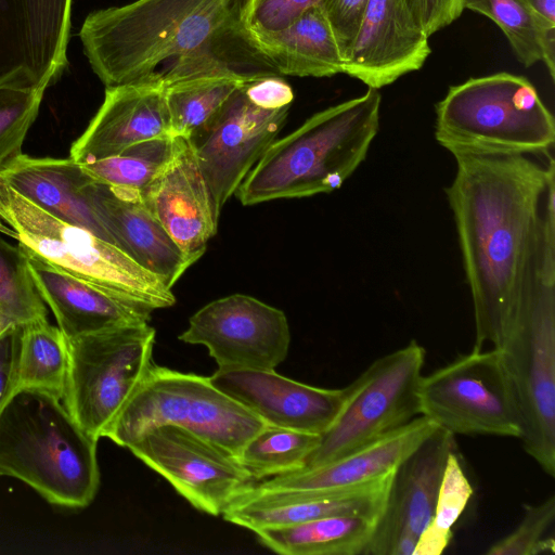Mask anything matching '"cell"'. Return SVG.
Here are the masks:
<instances>
[{"mask_svg": "<svg viewBox=\"0 0 555 555\" xmlns=\"http://www.w3.org/2000/svg\"><path fill=\"white\" fill-rule=\"evenodd\" d=\"M446 195L469 286L475 344L499 348L534 287L555 278L552 152L456 151Z\"/></svg>", "mask_w": 555, "mask_h": 555, "instance_id": "6da1fadb", "label": "cell"}, {"mask_svg": "<svg viewBox=\"0 0 555 555\" xmlns=\"http://www.w3.org/2000/svg\"><path fill=\"white\" fill-rule=\"evenodd\" d=\"M245 0H135L91 12L79 37L103 85L159 83L163 73L219 28ZM160 85V83H159Z\"/></svg>", "mask_w": 555, "mask_h": 555, "instance_id": "7a4b0ae2", "label": "cell"}, {"mask_svg": "<svg viewBox=\"0 0 555 555\" xmlns=\"http://www.w3.org/2000/svg\"><path fill=\"white\" fill-rule=\"evenodd\" d=\"M382 95L360 96L322 109L274 140L237 188L243 205L332 193L358 169L379 130Z\"/></svg>", "mask_w": 555, "mask_h": 555, "instance_id": "3957f363", "label": "cell"}, {"mask_svg": "<svg viewBox=\"0 0 555 555\" xmlns=\"http://www.w3.org/2000/svg\"><path fill=\"white\" fill-rule=\"evenodd\" d=\"M96 443L52 392L16 389L0 410V476L25 482L51 504L81 508L93 501Z\"/></svg>", "mask_w": 555, "mask_h": 555, "instance_id": "277c9868", "label": "cell"}, {"mask_svg": "<svg viewBox=\"0 0 555 555\" xmlns=\"http://www.w3.org/2000/svg\"><path fill=\"white\" fill-rule=\"evenodd\" d=\"M0 219L10 236L37 258L151 311L171 307V288L116 245L65 222L0 181Z\"/></svg>", "mask_w": 555, "mask_h": 555, "instance_id": "5b68a950", "label": "cell"}, {"mask_svg": "<svg viewBox=\"0 0 555 555\" xmlns=\"http://www.w3.org/2000/svg\"><path fill=\"white\" fill-rule=\"evenodd\" d=\"M435 113V138L450 153L554 147V116L524 76L500 72L451 86Z\"/></svg>", "mask_w": 555, "mask_h": 555, "instance_id": "8992f818", "label": "cell"}, {"mask_svg": "<svg viewBox=\"0 0 555 555\" xmlns=\"http://www.w3.org/2000/svg\"><path fill=\"white\" fill-rule=\"evenodd\" d=\"M264 424L214 386L209 377L153 363L105 437L128 448L153 427L176 425L237 457L243 446Z\"/></svg>", "mask_w": 555, "mask_h": 555, "instance_id": "52a82bcc", "label": "cell"}, {"mask_svg": "<svg viewBox=\"0 0 555 555\" xmlns=\"http://www.w3.org/2000/svg\"><path fill=\"white\" fill-rule=\"evenodd\" d=\"M155 330L149 322L125 324L67 340L62 400L78 425L95 439L141 386L151 366Z\"/></svg>", "mask_w": 555, "mask_h": 555, "instance_id": "ba28073f", "label": "cell"}, {"mask_svg": "<svg viewBox=\"0 0 555 555\" xmlns=\"http://www.w3.org/2000/svg\"><path fill=\"white\" fill-rule=\"evenodd\" d=\"M522 420L527 454L555 475V278L528 295L503 344L496 348Z\"/></svg>", "mask_w": 555, "mask_h": 555, "instance_id": "9c48e42d", "label": "cell"}, {"mask_svg": "<svg viewBox=\"0 0 555 555\" xmlns=\"http://www.w3.org/2000/svg\"><path fill=\"white\" fill-rule=\"evenodd\" d=\"M425 349L415 340L379 357L345 388L343 405L304 468L339 459L421 415ZM302 468V469H304Z\"/></svg>", "mask_w": 555, "mask_h": 555, "instance_id": "30bf717a", "label": "cell"}, {"mask_svg": "<svg viewBox=\"0 0 555 555\" xmlns=\"http://www.w3.org/2000/svg\"><path fill=\"white\" fill-rule=\"evenodd\" d=\"M421 415L453 435L520 439L522 420L499 349L472 350L422 376Z\"/></svg>", "mask_w": 555, "mask_h": 555, "instance_id": "8fae6325", "label": "cell"}, {"mask_svg": "<svg viewBox=\"0 0 555 555\" xmlns=\"http://www.w3.org/2000/svg\"><path fill=\"white\" fill-rule=\"evenodd\" d=\"M127 449L162 475L189 503L212 516L255 485L236 457L176 426L146 430Z\"/></svg>", "mask_w": 555, "mask_h": 555, "instance_id": "7c38bea8", "label": "cell"}, {"mask_svg": "<svg viewBox=\"0 0 555 555\" xmlns=\"http://www.w3.org/2000/svg\"><path fill=\"white\" fill-rule=\"evenodd\" d=\"M179 339L203 345L221 370H274L289 349L285 313L251 296L229 295L205 305Z\"/></svg>", "mask_w": 555, "mask_h": 555, "instance_id": "4fadbf2b", "label": "cell"}, {"mask_svg": "<svg viewBox=\"0 0 555 555\" xmlns=\"http://www.w3.org/2000/svg\"><path fill=\"white\" fill-rule=\"evenodd\" d=\"M289 106L266 109L255 105L241 85L217 115L190 142L204 176L214 212L227 201L275 140Z\"/></svg>", "mask_w": 555, "mask_h": 555, "instance_id": "5bb4252c", "label": "cell"}, {"mask_svg": "<svg viewBox=\"0 0 555 555\" xmlns=\"http://www.w3.org/2000/svg\"><path fill=\"white\" fill-rule=\"evenodd\" d=\"M72 0H0V86L46 91L67 67Z\"/></svg>", "mask_w": 555, "mask_h": 555, "instance_id": "9a60e30c", "label": "cell"}, {"mask_svg": "<svg viewBox=\"0 0 555 555\" xmlns=\"http://www.w3.org/2000/svg\"><path fill=\"white\" fill-rule=\"evenodd\" d=\"M454 435L438 428L395 470L389 494L364 555H414L433 519Z\"/></svg>", "mask_w": 555, "mask_h": 555, "instance_id": "2e32d148", "label": "cell"}, {"mask_svg": "<svg viewBox=\"0 0 555 555\" xmlns=\"http://www.w3.org/2000/svg\"><path fill=\"white\" fill-rule=\"evenodd\" d=\"M428 38L408 0H370L344 74L379 90L424 65Z\"/></svg>", "mask_w": 555, "mask_h": 555, "instance_id": "e0dca14e", "label": "cell"}, {"mask_svg": "<svg viewBox=\"0 0 555 555\" xmlns=\"http://www.w3.org/2000/svg\"><path fill=\"white\" fill-rule=\"evenodd\" d=\"M140 195L184 256L192 264L197 261L217 233L219 218L186 139L176 137L171 157Z\"/></svg>", "mask_w": 555, "mask_h": 555, "instance_id": "ac0fdd59", "label": "cell"}, {"mask_svg": "<svg viewBox=\"0 0 555 555\" xmlns=\"http://www.w3.org/2000/svg\"><path fill=\"white\" fill-rule=\"evenodd\" d=\"M210 382L266 424L312 434H323L337 416L343 389L306 385L274 370H221Z\"/></svg>", "mask_w": 555, "mask_h": 555, "instance_id": "d6986e66", "label": "cell"}, {"mask_svg": "<svg viewBox=\"0 0 555 555\" xmlns=\"http://www.w3.org/2000/svg\"><path fill=\"white\" fill-rule=\"evenodd\" d=\"M393 473L379 479L331 491H266L255 485L222 513L227 521L256 531L331 516L379 518Z\"/></svg>", "mask_w": 555, "mask_h": 555, "instance_id": "ffe728a7", "label": "cell"}, {"mask_svg": "<svg viewBox=\"0 0 555 555\" xmlns=\"http://www.w3.org/2000/svg\"><path fill=\"white\" fill-rule=\"evenodd\" d=\"M162 137H172L163 85L107 87L99 111L73 143L70 157L80 164L92 163Z\"/></svg>", "mask_w": 555, "mask_h": 555, "instance_id": "44dd1931", "label": "cell"}, {"mask_svg": "<svg viewBox=\"0 0 555 555\" xmlns=\"http://www.w3.org/2000/svg\"><path fill=\"white\" fill-rule=\"evenodd\" d=\"M439 427L424 415L326 464L274 476L266 491H331L366 483L392 472Z\"/></svg>", "mask_w": 555, "mask_h": 555, "instance_id": "7402d4cb", "label": "cell"}, {"mask_svg": "<svg viewBox=\"0 0 555 555\" xmlns=\"http://www.w3.org/2000/svg\"><path fill=\"white\" fill-rule=\"evenodd\" d=\"M93 207L114 244L170 288L192 262L144 205L140 191L90 184Z\"/></svg>", "mask_w": 555, "mask_h": 555, "instance_id": "603a6c76", "label": "cell"}, {"mask_svg": "<svg viewBox=\"0 0 555 555\" xmlns=\"http://www.w3.org/2000/svg\"><path fill=\"white\" fill-rule=\"evenodd\" d=\"M0 181L48 214L114 244L92 204L93 179L72 157L22 154L0 172Z\"/></svg>", "mask_w": 555, "mask_h": 555, "instance_id": "cb8c5ba5", "label": "cell"}, {"mask_svg": "<svg viewBox=\"0 0 555 555\" xmlns=\"http://www.w3.org/2000/svg\"><path fill=\"white\" fill-rule=\"evenodd\" d=\"M24 251L36 289L66 338L151 320V310L126 302Z\"/></svg>", "mask_w": 555, "mask_h": 555, "instance_id": "d4e9b609", "label": "cell"}, {"mask_svg": "<svg viewBox=\"0 0 555 555\" xmlns=\"http://www.w3.org/2000/svg\"><path fill=\"white\" fill-rule=\"evenodd\" d=\"M275 76L282 77L241 18L219 28L180 56L158 82L166 87L191 79L223 78L245 83Z\"/></svg>", "mask_w": 555, "mask_h": 555, "instance_id": "484cf974", "label": "cell"}, {"mask_svg": "<svg viewBox=\"0 0 555 555\" xmlns=\"http://www.w3.org/2000/svg\"><path fill=\"white\" fill-rule=\"evenodd\" d=\"M253 35L282 76L322 78L344 73L343 54L318 4L283 30Z\"/></svg>", "mask_w": 555, "mask_h": 555, "instance_id": "4316f807", "label": "cell"}, {"mask_svg": "<svg viewBox=\"0 0 555 555\" xmlns=\"http://www.w3.org/2000/svg\"><path fill=\"white\" fill-rule=\"evenodd\" d=\"M378 518L365 515L323 517L254 531L259 542L285 555L364 554Z\"/></svg>", "mask_w": 555, "mask_h": 555, "instance_id": "83f0119b", "label": "cell"}, {"mask_svg": "<svg viewBox=\"0 0 555 555\" xmlns=\"http://www.w3.org/2000/svg\"><path fill=\"white\" fill-rule=\"evenodd\" d=\"M67 340L47 319L21 326L15 390L37 388L62 398L67 372Z\"/></svg>", "mask_w": 555, "mask_h": 555, "instance_id": "f1b7e54d", "label": "cell"}, {"mask_svg": "<svg viewBox=\"0 0 555 555\" xmlns=\"http://www.w3.org/2000/svg\"><path fill=\"white\" fill-rule=\"evenodd\" d=\"M320 435L264 424L241 449L236 460L254 480L302 469Z\"/></svg>", "mask_w": 555, "mask_h": 555, "instance_id": "f546056e", "label": "cell"}, {"mask_svg": "<svg viewBox=\"0 0 555 555\" xmlns=\"http://www.w3.org/2000/svg\"><path fill=\"white\" fill-rule=\"evenodd\" d=\"M243 83L223 78H199L166 86L171 135L191 139L217 115Z\"/></svg>", "mask_w": 555, "mask_h": 555, "instance_id": "4dcf8cb0", "label": "cell"}, {"mask_svg": "<svg viewBox=\"0 0 555 555\" xmlns=\"http://www.w3.org/2000/svg\"><path fill=\"white\" fill-rule=\"evenodd\" d=\"M175 145L176 137H162L131 145L111 157L79 164L96 182L142 191L169 160Z\"/></svg>", "mask_w": 555, "mask_h": 555, "instance_id": "1f68e13d", "label": "cell"}, {"mask_svg": "<svg viewBox=\"0 0 555 555\" xmlns=\"http://www.w3.org/2000/svg\"><path fill=\"white\" fill-rule=\"evenodd\" d=\"M46 317V306L29 273L26 253L20 245L0 238V318L22 326Z\"/></svg>", "mask_w": 555, "mask_h": 555, "instance_id": "d6a6232c", "label": "cell"}, {"mask_svg": "<svg viewBox=\"0 0 555 555\" xmlns=\"http://www.w3.org/2000/svg\"><path fill=\"white\" fill-rule=\"evenodd\" d=\"M463 9L485 15L507 38L517 60L526 67L541 62V39L547 27L525 0H463Z\"/></svg>", "mask_w": 555, "mask_h": 555, "instance_id": "836d02e7", "label": "cell"}, {"mask_svg": "<svg viewBox=\"0 0 555 555\" xmlns=\"http://www.w3.org/2000/svg\"><path fill=\"white\" fill-rule=\"evenodd\" d=\"M473 494L457 451L448 459L431 521L420 535L414 555H440L452 539L457 521Z\"/></svg>", "mask_w": 555, "mask_h": 555, "instance_id": "e575fe53", "label": "cell"}, {"mask_svg": "<svg viewBox=\"0 0 555 555\" xmlns=\"http://www.w3.org/2000/svg\"><path fill=\"white\" fill-rule=\"evenodd\" d=\"M43 94L40 90L0 86V172L23 154L24 140Z\"/></svg>", "mask_w": 555, "mask_h": 555, "instance_id": "d590c367", "label": "cell"}, {"mask_svg": "<svg viewBox=\"0 0 555 555\" xmlns=\"http://www.w3.org/2000/svg\"><path fill=\"white\" fill-rule=\"evenodd\" d=\"M555 518V496L540 504L524 505V516L518 526L496 541L486 552L488 555H541L554 554V538L547 537Z\"/></svg>", "mask_w": 555, "mask_h": 555, "instance_id": "8d00e7d4", "label": "cell"}, {"mask_svg": "<svg viewBox=\"0 0 555 555\" xmlns=\"http://www.w3.org/2000/svg\"><path fill=\"white\" fill-rule=\"evenodd\" d=\"M319 0H245L242 20L253 34L276 33L294 24Z\"/></svg>", "mask_w": 555, "mask_h": 555, "instance_id": "74e56055", "label": "cell"}, {"mask_svg": "<svg viewBox=\"0 0 555 555\" xmlns=\"http://www.w3.org/2000/svg\"><path fill=\"white\" fill-rule=\"evenodd\" d=\"M370 0H319L345 59L356 38Z\"/></svg>", "mask_w": 555, "mask_h": 555, "instance_id": "f35d334b", "label": "cell"}, {"mask_svg": "<svg viewBox=\"0 0 555 555\" xmlns=\"http://www.w3.org/2000/svg\"><path fill=\"white\" fill-rule=\"evenodd\" d=\"M428 37L449 26L463 12V0H408Z\"/></svg>", "mask_w": 555, "mask_h": 555, "instance_id": "ab89813d", "label": "cell"}, {"mask_svg": "<svg viewBox=\"0 0 555 555\" xmlns=\"http://www.w3.org/2000/svg\"><path fill=\"white\" fill-rule=\"evenodd\" d=\"M245 92L255 105L266 109L291 106L294 100L292 87L281 76L246 82Z\"/></svg>", "mask_w": 555, "mask_h": 555, "instance_id": "60d3db41", "label": "cell"}, {"mask_svg": "<svg viewBox=\"0 0 555 555\" xmlns=\"http://www.w3.org/2000/svg\"><path fill=\"white\" fill-rule=\"evenodd\" d=\"M21 326L11 325L0 335V410L15 390V370Z\"/></svg>", "mask_w": 555, "mask_h": 555, "instance_id": "b9f144b4", "label": "cell"}, {"mask_svg": "<svg viewBox=\"0 0 555 555\" xmlns=\"http://www.w3.org/2000/svg\"><path fill=\"white\" fill-rule=\"evenodd\" d=\"M531 11L544 23L555 25V0H525Z\"/></svg>", "mask_w": 555, "mask_h": 555, "instance_id": "7bdbcfd3", "label": "cell"}, {"mask_svg": "<svg viewBox=\"0 0 555 555\" xmlns=\"http://www.w3.org/2000/svg\"><path fill=\"white\" fill-rule=\"evenodd\" d=\"M11 325H14V324H11L10 322L3 320L0 318V335L8 328L10 327Z\"/></svg>", "mask_w": 555, "mask_h": 555, "instance_id": "ee69618b", "label": "cell"}, {"mask_svg": "<svg viewBox=\"0 0 555 555\" xmlns=\"http://www.w3.org/2000/svg\"><path fill=\"white\" fill-rule=\"evenodd\" d=\"M0 232L10 236V228L0 219Z\"/></svg>", "mask_w": 555, "mask_h": 555, "instance_id": "f6af8a7d", "label": "cell"}, {"mask_svg": "<svg viewBox=\"0 0 555 555\" xmlns=\"http://www.w3.org/2000/svg\"><path fill=\"white\" fill-rule=\"evenodd\" d=\"M4 320V319H3Z\"/></svg>", "mask_w": 555, "mask_h": 555, "instance_id": "bcb514c9", "label": "cell"}]
</instances>
